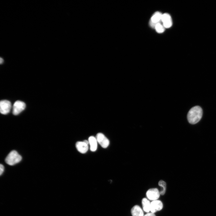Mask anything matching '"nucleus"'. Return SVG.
I'll return each instance as SVG.
<instances>
[{
	"mask_svg": "<svg viewBox=\"0 0 216 216\" xmlns=\"http://www.w3.org/2000/svg\"><path fill=\"white\" fill-rule=\"evenodd\" d=\"M203 111L201 107L196 106L192 108L189 111L187 115L189 123L192 124L197 123L201 119Z\"/></svg>",
	"mask_w": 216,
	"mask_h": 216,
	"instance_id": "1",
	"label": "nucleus"
},
{
	"mask_svg": "<svg viewBox=\"0 0 216 216\" xmlns=\"http://www.w3.org/2000/svg\"><path fill=\"white\" fill-rule=\"evenodd\" d=\"M22 157L16 151L11 152L6 157L5 161L9 165H14L21 161Z\"/></svg>",
	"mask_w": 216,
	"mask_h": 216,
	"instance_id": "2",
	"label": "nucleus"
},
{
	"mask_svg": "<svg viewBox=\"0 0 216 216\" xmlns=\"http://www.w3.org/2000/svg\"><path fill=\"white\" fill-rule=\"evenodd\" d=\"M26 107V104L24 102L20 101H16L13 105V114L15 115H18L25 109Z\"/></svg>",
	"mask_w": 216,
	"mask_h": 216,
	"instance_id": "3",
	"label": "nucleus"
},
{
	"mask_svg": "<svg viewBox=\"0 0 216 216\" xmlns=\"http://www.w3.org/2000/svg\"><path fill=\"white\" fill-rule=\"evenodd\" d=\"M12 108L11 102L7 100H3L0 102V111L1 113L5 115L9 113Z\"/></svg>",
	"mask_w": 216,
	"mask_h": 216,
	"instance_id": "4",
	"label": "nucleus"
},
{
	"mask_svg": "<svg viewBox=\"0 0 216 216\" xmlns=\"http://www.w3.org/2000/svg\"><path fill=\"white\" fill-rule=\"evenodd\" d=\"M160 195V192L157 188L149 189L146 193L148 198L152 201L157 200L159 198Z\"/></svg>",
	"mask_w": 216,
	"mask_h": 216,
	"instance_id": "5",
	"label": "nucleus"
},
{
	"mask_svg": "<svg viewBox=\"0 0 216 216\" xmlns=\"http://www.w3.org/2000/svg\"><path fill=\"white\" fill-rule=\"evenodd\" d=\"M162 14L159 12H156L151 17L150 22V26L153 28H155L156 25L158 23H161Z\"/></svg>",
	"mask_w": 216,
	"mask_h": 216,
	"instance_id": "6",
	"label": "nucleus"
},
{
	"mask_svg": "<svg viewBox=\"0 0 216 216\" xmlns=\"http://www.w3.org/2000/svg\"><path fill=\"white\" fill-rule=\"evenodd\" d=\"M96 138L97 141L103 148H105L109 146V141L103 134L101 133H98Z\"/></svg>",
	"mask_w": 216,
	"mask_h": 216,
	"instance_id": "7",
	"label": "nucleus"
},
{
	"mask_svg": "<svg viewBox=\"0 0 216 216\" xmlns=\"http://www.w3.org/2000/svg\"><path fill=\"white\" fill-rule=\"evenodd\" d=\"M161 21L165 28H169L172 25V21L171 15L169 14L165 13L162 15Z\"/></svg>",
	"mask_w": 216,
	"mask_h": 216,
	"instance_id": "8",
	"label": "nucleus"
},
{
	"mask_svg": "<svg viewBox=\"0 0 216 216\" xmlns=\"http://www.w3.org/2000/svg\"><path fill=\"white\" fill-rule=\"evenodd\" d=\"M163 207L162 202L159 200L152 201L151 204V211L154 213L156 212L161 210Z\"/></svg>",
	"mask_w": 216,
	"mask_h": 216,
	"instance_id": "9",
	"label": "nucleus"
},
{
	"mask_svg": "<svg viewBox=\"0 0 216 216\" xmlns=\"http://www.w3.org/2000/svg\"><path fill=\"white\" fill-rule=\"evenodd\" d=\"M76 147L78 151L82 153H86L89 148L88 145L84 141H79L77 142Z\"/></svg>",
	"mask_w": 216,
	"mask_h": 216,
	"instance_id": "10",
	"label": "nucleus"
},
{
	"mask_svg": "<svg viewBox=\"0 0 216 216\" xmlns=\"http://www.w3.org/2000/svg\"><path fill=\"white\" fill-rule=\"evenodd\" d=\"M89 142L90 145V150L92 152L97 150V140L93 136H91L89 138Z\"/></svg>",
	"mask_w": 216,
	"mask_h": 216,
	"instance_id": "11",
	"label": "nucleus"
},
{
	"mask_svg": "<svg viewBox=\"0 0 216 216\" xmlns=\"http://www.w3.org/2000/svg\"><path fill=\"white\" fill-rule=\"evenodd\" d=\"M132 216H144V213L143 210L141 207L138 206L136 205L133 207L131 211Z\"/></svg>",
	"mask_w": 216,
	"mask_h": 216,
	"instance_id": "12",
	"label": "nucleus"
},
{
	"mask_svg": "<svg viewBox=\"0 0 216 216\" xmlns=\"http://www.w3.org/2000/svg\"><path fill=\"white\" fill-rule=\"evenodd\" d=\"M142 203L144 211L147 213L151 211V203L149 200L146 198H144L142 200Z\"/></svg>",
	"mask_w": 216,
	"mask_h": 216,
	"instance_id": "13",
	"label": "nucleus"
},
{
	"mask_svg": "<svg viewBox=\"0 0 216 216\" xmlns=\"http://www.w3.org/2000/svg\"><path fill=\"white\" fill-rule=\"evenodd\" d=\"M159 185L161 187V190L159 191L161 195H164L165 193L166 190V183L163 180H160L159 183Z\"/></svg>",
	"mask_w": 216,
	"mask_h": 216,
	"instance_id": "14",
	"label": "nucleus"
},
{
	"mask_svg": "<svg viewBox=\"0 0 216 216\" xmlns=\"http://www.w3.org/2000/svg\"><path fill=\"white\" fill-rule=\"evenodd\" d=\"M155 29L156 31L158 33H163L165 30V28L161 23H159L157 24Z\"/></svg>",
	"mask_w": 216,
	"mask_h": 216,
	"instance_id": "15",
	"label": "nucleus"
},
{
	"mask_svg": "<svg viewBox=\"0 0 216 216\" xmlns=\"http://www.w3.org/2000/svg\"><path fill=\"white\" fill-rule=\"evenodd\" d=\"M0 170H1V171H0V175H1L4 171V165L2 164H1V165H0Z\"/></svg>",
	"mask_w": 216,
	"mask_h": 216,
	"instance_id": "16",
	"label": "nucleus"
},
{
	"mask_svg": "<svg viewBox=\"0 0 216 216\" xmlns=\"http://www.w3.org/2000/svg\"><path fill=\"white\" fill-rule=\"evenodd\" d=\"M144 216H156V215L154 213L149 212L144 215Z\"/></svg>",
	"mask_w": 216,
	"mask_h": 216,
	"instance_id": "17",
	"label": "nucleus"
},
{
	"mask_svg": "<svg viewBox=\"0 0 216 216\" xmlns=\"http://www.w3.org/2000/svg\"><path fill=\"white\" fill-rule=\"evenodd\" d=\"M4 62V60L3 59L1 58V59H0V63H1V64H2Z\"/></svg>",
	"mask_w": 216,
	"mask_h": 216,
	"instance_id": "18",
	"label": "nucleus"
},
{
	"mask_svg": "<svg viewBox=\"0 0 216 216\" xmlns=\"http://www.w3.org/2000/svg\"><path fill=\"white\" fill-rule=\"evenodd\" d=\"M84 142L86 144H87V145H88V144H89V141H88L87 140H84Z\"/></svg>",
	"mask_w": 216,
	"mask_h": 216,
	"instance_id": "19",
	"label": "nucleus"
}]
</instances>
